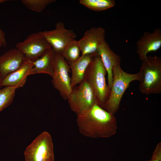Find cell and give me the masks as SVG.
Listing matches in <instances>:
<instances>
[{
    "label": "cell",
    "mask_w": 161,
    "mask_h": 161,
    "mask_svg": "<svg viewBox=\"0 0 161 161\" xmlns=\"http://www.w3.org/2000/svg\"><path fill=\"white\" fill-rule=\"evenodd\" d=\"M76 122L80 133L92 138L111 137L116 133L117 128L114 114L97 104L77 115Z\"/></svg>",
    "instance_id": "obj_1"
},
{
    "label": "cell",
    "mask_w": 161,
    "mask_h": 161,
    "mask_svg": "<svg viewBox=\"0 0 161 161\" xmlns=\"http://www.w3.org/2000/svg\"><path fill=\"white\" fill-rule=\"evenodd\" d=\"M140 72L131 74L125 72L120 64L115 66L113 70V80L109 97L102 108L114 114L118 111L122 98L126 90L133 81H140Z\"/></svg>",
    "instance_id": "obj_2"
},
{
    "label": "cell",
    "mask_w": 161,
    "mask_h": 161,
    "mask_svg": "<svg viewBox=\"0 0 161 161\" xmlns=\"http://www.w3.org/2000/svg\"><path fill=\"white\" fill-rule=\"evenodd\" d=\"M106 73L100 57L95 55L87 68L83 79L92 89L97 104L102 108L107 100L111 91L106 83Z\"/></svg>",
    "instance_id": "obj_3"
},
{
    "label": "cell",
    "mask_w": 161,
    "mask_h": 161,
    "mask_svg": "<svg viewBox=\"0 0 161 161\" xmlns=\"http://www.w3.org/2000/svg\"><path fill=\"white\" fill-rule=\"evenodd\" d=\"M139 72L141 75L139 89L148 95L161 92V58L158 56H147L142 61Z\"/></svg>",
    "instance_id": "obj_4"
},
{
    "label": "cell",
    "mask_w": 161,
    "mask_h": 161,
    "mask_svg": "<svg viewBox=\"0 0 161 161\" xmlns=\"http://www.w3.org/2000/svg\"><path fill=\"white\" fill-rule=\"evenodd\" d=\"M67 100L70 109L77 115L85 112L97 104L92 89L84 79L72 88Z\"/></svg>",
    "instance_id": "obj_5"
},
{
    "label": "cell",
    "mask_w": 161,
    "mask_h": 161,
    "mask_svg": "<svg viewBox=\"0 0 161 161\" xmlns=\"http://www.w3.org/2000/svg\"><path fill=\"white\" fill-rule=\"evenodd\" d=\"M25 161H54L52 138L47 131L41 133L26 148Z\"/></svg>",
    "instance_id": "obj_6"
},
{
    "label": "cell",
    "mask_w": 161,
    "mask_h": 161,
    "mask_svg": "<svg viewBox=\"0 0 161 161\" xmlns=\"http://www.w3.org/2000/svg\"><path fill=\"white\" fill-rule=\"evenodd\" d=\"M70 72L69 65L62 55L55 52L52 83L54 88L65 100H67L72 90L69 75Z\"/></svg>",
    "instance_id": "obj_7"
},
{
    "label": "cell",
    "mask_w": 161,
    "mask_h": 161,
    "mask_svg": "<svg viewBox=\"0 0 161 161\" xmlns=\"http://www.w3.org/2000/svg\"><path fill=\"white\" fill-rule=\"evenodd\" d=\"M16 47L26 59L32 61L52 47L44 36L42 32L40 31L29 35L24 41L17 43Z\"/></svg>",
    "instance_id": "obj_8"
},
{
    "label": "cell",
    "mask_w": 161,
    "mask_h": 161,
    "mask_svg": "<svg viewBox=\"0 0 161 161\" xmlns=\"http://www.w3.org/2000/svg\"><path fill=\"white\" fill-rule=\"evenodd\" d=\"M42 32L54 52L61 54L66 45L77 37L73 30L66 28L64 23L61 21L56 23L54 29Z\"/></svg>",
    "instance_id": "obj_9"
},
{
    "label": "cell",
    "mask_w": 161,
    "mask_h": 161,
    "mask_svg": "<svg viewBox=\"0 0 161 161\" xmlns=\"http://www.w3.org/2000/svg\"><path fill=\"white\" fill-rule=\"evenodd\" d=\"M105 30L101 27H92L86 30L78 42L81 55L94 54L105 40Z\"/></svg>",
    "instance_id": "obj_10"
},
{
    "label": "cell",
    "mask_w": 161,
    "mask_h": 161,
    "mask_svg": "<svg viewBox=\"0 0 161 161\" xmlns=\"http://www.w3.org/2000/svg\"><path fill=\"white\" fill-rule=\"evenodd\" d=\"M137 53L140 59L144 60L148 53L155 52L161 47V30L158 28L153 32L145 31L136 43Z\"/></svg>",
    "instance_id": "obj_11"
},
{
    "label": "cell",
    "mask_w": 161,
    "mask_h": 161,
    "mask_svg": "<svg viewBox=\"0 0 161 161\" xmlns=\"http://www.w3.org/2000/svg\"><path fill=\"white\" fill-rule=\"evenodd\" d=\"M24 55L17 48L10 49L0 55V78L18 69L26 60Z\"/></svg>",
    "instance_id": "obj_12"
},
{
    "label": "cell",
    "mask_w": 161,
    "mask_h": 161,
    "mask_svg": "<svg viewBox=\"0 0 161 161\" xmlns=\"http://www.w3.org/2000/svg\"><path fill=\"white\" fill-rule=\"evenodd\" d=\"M96 54L100 57L106 69L107 75V84L111 89L113 80V70L115 66L120 64L121 58L111 49L105 40L98 47Z\"/></svg>",
    "instance_id": "obj_13"
},
{
    "label": "cell",
    "mask_w": 161,
    "mask_h": 161,
    "mask_svg": "<svg viewBox=\"0 0 161 161\" xmlns=\"http://www.w3.org/2000/svg\"><path fill=\"white\" fill-rule=\"evenodd\" d=\"M33 66V61L26 59L18 69L1 80V86H17L18 88L23 86Z\"/></svg>",
    "instance_id": "obj_14"
},
{
    "label": "cell",
    "mask_w": 161,
    "mask_h": 161,
    "mask_svg": "<svg viewBox=\"0 0 161 161\" xmlns=\"http://www.w3.org/2000/svg\"><path fill=\"white\" fill-rule=\"evenodd\" d=\"M55 52L51 47L39 58L33 61V66L30 75L44 73L52 77L54 71Z\"/></svg>",
    "instance_id": "obj_15"
},
{
    "label": "cell",
    "mask_w": 161,
    "mask_h": 161,
    "mask_svg": "<svg viewBox=\"0 0 161 161\" xmlns=\"http://www.w3.org/2000/svg\"><path fill=\"white\" fill-rule=\"evenodd\" d=\"M95 55H81L76 61L69 65L72 73L70 78L72 88L78 85L83 79L87 68Z\"/></svg>",
    "instance_id": "obj_16"
},
{
    "label": "cell",
    "mask_w": 161,
    "mask_h": 161,
    "mask_svg": "<svg viewBox=\"0 0 161 161\" xmlns=\"http://www.w3.org/2000/svg\"><path fill=\"white\" fill-rule=\"evenodd\" d=\"M80 52L78 41L75 39L66 45L61 55L70 65L80 58Z\"/></svg>",
    "instance_id": "obj_17"
},
{
    "label": "cell",
    "mask_w": 161,
    "mask_h": 161,
    "mask_svg": "<svg viewBox=\"0 0 161 161\" xmlns=\"http://www.w3.org/2000/svg\"><path fill=\"white\" fill-rule=\"evenodd\" d=\"M80 3L95 11L104 10L114 7V0H80Z\"/></svg>",
    "instance_id": "obj_18"
},
{
    "label": "cell",
    "mask_w": 161,
    "mask_h": 161,
    "mask_svg": "<svg viewBox=\"0 0 161 161\" xmlns=\"http://www.w3.org/2000/svg\"><path fill=\"white\" fill-rule=\"evenodd\" d=\"M17 86H5L0 89V112L12 102L15 96Z\"/></svg>",
    "instance_id": "obj_19"
},
{
    "label": "cell",
    "mask_w": 161,
    "mask_h": 161,
    "mask_svg": "<svg viewBox=\"0 0 161 161\" xmlns=\"http://www.w3.org/2000/svg\"><path fill=\"white\" fill-rule=\"evenodd\" d=\"M55 0H21V2L29 9L37 12L42 11L48 5Z\"/></svg>",
    "instance_id": "obj_20"
},
{
    "label": "cell",
    "mask_w": 161,
    "mask_h": 161,
    "mask_svg": "<svg viewBox=\"0 0 161 161\" xmlns=\"http://www.w3.org/2000/svg\"><path fill=\"white\" fill-rule=\"evenodd\" d=\"M146 161H161V143H159L153 152L151 160Z\"/></svg>",
    "instance_id": "obj_21"
},
{
    "label": "cell",
    "mask_w": 161,
    "mask_h": 161,
    "mask_svg": "<svg viewBox=\"0 0 161 161\" xmlns=\"http://www.w3.org/2000/svg\"><path fill=\"white\" fill-rule=\"evenodd\" d=\"M0 40L2 42L3 46L6 47L7 42L5 38V34L0 28Z\"/></svg>",
    "instance_id": "obj_22"
},
{
    "label": "cell",
    "mask_w": 161,
    "mask_h": 161,
    "mask_svg": "<svg viewBox=\"0 0 161 161\" xmlns=\"http://www.w3.org/2000/svg\"><path fill=\"white\" fill-rule=\"evenodd\" d=\"M3 46L2 44L1 41L0 40V47ZM1 80L0 78V88L1 87Z\"/></svg>",
    "instance_id": "obj_23"
},
{
    "label": "cell",
    "mask_w": 161,
    "mask_h": 161,
    "mask_svg": "<svg viewBox=\"0 0 161 161\" xmlns=\"http://www.w3.org/2000/svg\"><path fill=\"white\" fill-rule=\"evenodd\" d=\"M7 1L6 0H0V3H2Z\"/></svg>",
    "instance_id": "obj_24"
}]
</instances>
